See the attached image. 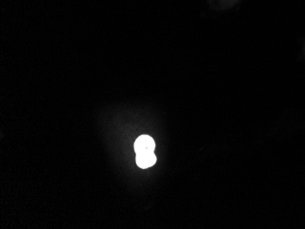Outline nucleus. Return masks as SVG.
<instances>
[{
  "instance_id": "f257e3e1",
  "label": "nucleus",
  "mask_w": 305,
  "mask_h": 229,
  "mask_svg": "<svg viewBox=\"0 0 305 229\" xmlns=\"http://www.w3.org/2000/svg\"><path fill=\"white\" fill-rule=\"evenodd\" d=\"M155 147H156L155 141L152 140V137L148 135L138 137L137 140L134 142V151L136 152V155L154 152Z\"/></svg>"
},
{
  "instance_id": "f03ea898",
  "label": "nucleus",
  "mask_w": 305,
  "mask_h": 229,
  "mask_svg": "<svg viewBox=\"0 0 305 229\" xmlns=\"http://www.w3.org/2000/svg\"><path fill=\"white\" fill-rule=\"evenodd\" d=\"M157 162V156L154 152L144 154V155H136V164L142 169H146L154 166Z\"/></svg>"
}]
</instances>
